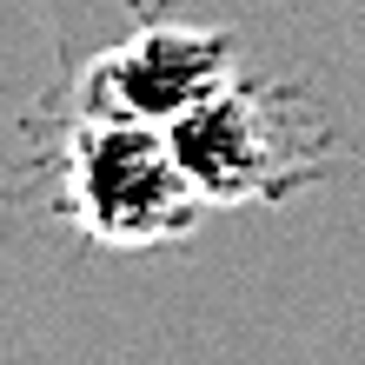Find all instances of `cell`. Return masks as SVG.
I'll return each mask as SVG.
<instances>
[{
    "label": "cell",
    "instance_id": "1",
    "mask_svg": "<svg viewBox=\"0 0 365 365\" xmlns=\"http://www.w3.org/2000/svg\"><path fill=\"white\" fill-rule=\"evenodd\" d=\"M180 173L206 206H279L306 192L332 160V126L272 80L226 73L206 100L166 120Z\"/></svg>",
    "mask_w": 365,
    "mask_h": 365
},
{
    "label": "cell",
    "instance_id": "2",
    "mask_svg": "<svg viewBox=\"0 0 365 365\" xmlns=\"http://www.w3.org/2000/svg\"><path fill=\"white\" fill-rule=\"evenodd\" d=\"M60 206L93 246H173L212 212L180 173L166 126L100 113H73L60 133Z\"/></svg>",
    "mask_w": 365,
    "mask_h": 365
},
{
    "label": "cell",
    "instance_id": "3",
    "mask_svg": "<svg viewBox=\"0 0 365 365\" xmlns=\"http://www.w3.org/2000/svg\"><path fill=\"white\" fill-rule=\"evenodd\" d=\"M232 47L226 27H192V20H153L133 40H120L113 53H100L80 67L73 80V113H100V120H146L166 126L180 120L192 100H206L220 80L232 73Z\"/></svg>",
    "mask_w": 365,
    "mask_h": 365
}]
</instances>
